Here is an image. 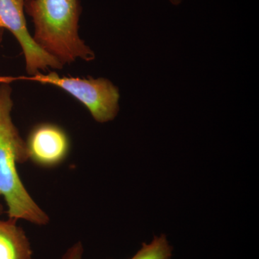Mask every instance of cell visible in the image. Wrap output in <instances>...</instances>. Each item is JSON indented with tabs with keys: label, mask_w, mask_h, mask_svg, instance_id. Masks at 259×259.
I'll list each match as a JSON object with an SVG mask.
<instances>
[{
	"label": "cell",
	"mask_w": 259,
	"mask_h": 259,
	"mask_svg": "<svg viewBox=\"0 0 259 259\" xmlns=\"http://www.w3.org/2000/svg\"><path fill=\"white\" fill-rule=\"evenodd\" d=\"M13 101L9 83H0V195L8 218L47 226L49 214L34 200L22 182L18 165L28 161L26 144L12 119Z\"/></svg>",
	"instance_id": "obj_1"
},
{
	"label": "cell",
	"mask_w": 259,
	"mask_h": 259,
	"mask_svg": "<svg viewBox=\"0 0 259 259\" xmlns=\"http://www.w3.org/2000/svg\"><path fill=\"white\" fill-rule=\"evenodd\" d=\"M24 10L33 23L34 40L63 66L95 59L79 37V0H25Z\"/></svg>",
	"instance_id": "obj_2"
},
{
	"label": "cell",
	"mask_w": 259,
	"mask_h": 259,
	"mask_svg": "<svg viewBox=\"0 0 259 259\" xmlns=\"http://www.w3.org/2000/svg\"><path fill=\"white\" fill-rule=\"evenodd\" d=\"M19 79L36 81L64 90L88 109L94 120L100 123L113 120L120 110V93L117 87L105 78L61 76L55 71L39 73Z\"/></svg>",
	"instance_id": "obj_3"
},
{
	"label": "cell",
	"mask_w": 259,
	"mask_h": 259,
	"mask_svg": "<svg viewBox=\"0 0 259 259\" xmlns=\"http://www.w3.org/2000/svg\"><path fill=\"white\" fill-rule=\"evenodd\" d=\"M25 0H0V28L8 29L23 50L25 70L34 76L49 69H62L64 66L39 47L27 27Z\"/></svg>",
	"instance_id": "obj_4"
},
{
	"label": "cell",
	"mask_w": 259,
	"mask_h": 259,
	"mask_svg": "<svg viewBox=\"0 0 259 259\" xmlns=\"http://www.w3.org/2000/svg\"><path fill=\"white\" fill-rule=\"evenodd\" d=\"M26 144L28 160L42 168H54L69 156L71 143L60 126L40 123L30 131Z\"/></svg>",
	"instance_id": "obj_5"
},
{
	"label": "cell",
	"mask_w": 259,
	"mask_h": 259,
	"mask_svg": "<svg viewBox=\"0 0 259 259\" xmlns=\"http://www.w3.org/2000/svg\"><path fill=\"white\" fill-rule=\"evenodd\" d=\"M0 259H32L30 241L16 220H0Z\"/></svg>",
	"instance_id": "obj_6"
},
{
	"label": "cell",
	"mask_w": 259,
	"mask_h": 259,
	"mask_svg": "<svg viewBox=\"0 0 259 259\" xmlns=\"http://www.w3.org/2000/svg\"><path fill=\"white\" fill-rule=\"evenodd\" d=\"M172 248L166 236H155L149 243H144L131 259H171Z\"/></svg>",
	"instance_id": "obj_7"
},
{
	"label": "cell",
	"mask_w": 259,
	"mask_h": 259,
	"mask_svg": "<svg viewBox=\"0 0 259 259\" xmlns=\"http://www.w3.org/2000/svg\"><path fill=\"white\" fill-rule=\"evenodd\" d=\"M61 259H83V247L81 242H76L71 245Z\"/></svg>",
	"instance_id": "obj_8"
},
{
	"label": "cell",
	"mask_w": 259,
	"mask_h": 259,
	"mask_svg": "<svg viewBox=\"0 0 259 259\" xmlns=\"http://www.w3.org/2000/svg\"><path fill=\"white\" fill-rule=\"evenodd\" d=\"M169 1L171 2L172 5L177 6V5L181 4V3H182L183 0H169Z\"/></svg>",
	"instance_id": "obj_9"
},
{
	"label": "cell",
	"mask_w": 259,
	"mask_h": 259,
	"mask_svg": "<svg viewBox=\"0 0 259 259\" xmlns=\"http://www.w3.org/2000/svg\"><path fill=\"white\" fill-rule=\"evenodd\" d=\"M3 33H4V29L0 28V42L3 40Z\"/></svg>",
	"instance_id": "obj_10"
},
{
	"label": "cell",
	"mask_w": 259,
	"mask_h": 259,
	"mask_svg": "<svg viewBox=\"0 0 259 259\" xmlns=\"http://www.w3.org/2000/svg\"><path fill=\"white\" fill-rule=\"evenodd\" d=\"M0 197H1V195H0ZM3 205H2L1 204H0V214H1L2 213H3Z\"/></svg>",
	"instance_id": "obj_11"
}]
</instances>
